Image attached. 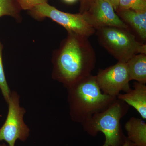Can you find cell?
Returning <instances> with one entry per match:
<instances>
[{
	"label": "cell",
	"mask_w": 146,
	"mask_h": 146,
	"mask_svg": "<svg viewBox=\"0 0 146 146\" xmlns=\"http://www.w3.org/2000/svg\"><path fill=\"white\" fill-rule=\"evenodd\" d=\"M95 33L101 46L118 62L126 63L135 55L146 54V45L138 42L129 29L106 27Z\"/></svg>",
	"instance_id": "277c9868"
},
{
	"label": "cell",
	"mask_w": 146,
	"mask_h": 146,
	"mask_svg": "<svg viewBox=\"0 0 146 146\" xmlns=\"http://www.w3.org/2000/svg\"><path fill=\"white\" fill-rule=\"evenodd\" d=\"M81 13L96 30L106 27L129 29L115 13L113 7L104 0H95L87 10Z\"/></svg>",
	"instance_id": "ba28073f"
},
{
	"label": "cell",
	"mask_w": 146,
	"mask_h": 146,
	"mask_svg": "<svg viewBox=\"0 0 146 146\" xmlns=\"http://www.w3.org/2000/svg\"><path fill=\"white\" fill-rule=\"evenodd\" d=\"M119 17L130 27L141 40H146V11H137L131 9H118L116 11Z\"/></svg>",
	"instance_id": "30bf717a"
},
{
	"label": "cell",
	"mask_w": 146,
	"mask_h": 146,
	"mask_svg": "<svg viewBox=\"0 0 146 146\" xmlns=\"http://www.w3.org/2000/svg\"><path fill=\"white\" fill-rule=\"evenodd\" d=\"M7 104V117L0 128V141H5L9 146H15L17 140L26 141L30 129L24 121L25 110L20 105V96L16 91H11Z\"/></svg>",
	"instance_id": "8992f818"
},
{
	"label": "cell",
	"mask_w": 146,
	"mask_h": 146,
	"mask_svg": "<svg viewBox=\"0 0 146 146\" xmlns=\"http://www.w3.org/2000/svg\"><path fill=\"white\" fill-rule=\"evenodd\" d=\"M96 77L100 89L106 95L117 97L121 91L126 92L131 89L126 63L118 62L108 68L100 70Z\"/></svg>",
	"instance_id": "52a82bcc"
},
{
	"label": "cell",
	"mask_w": 146,
	"mask_h": 146,
	"mask_svg": "<svg viewBox=\"0 0 146 146\" xmlns=\"http://www.w3.org/2000/svg\"><path fill=\"white\" fill-rule=\"evenodd\" d=\"M104 1L111 5L113 7L115 11H116L117 10L119 7V0H104Z\"/></svg>",
	"instance_id": "ac0fdd59"
},
{
	"label": "cell",
	"mask_w": 146,
	"mask_h": 146,
	"mask_svg": "<svg viewBox=\"0 0 146 146\" xmlns=\"http://www.w3.org/2000/svg\"><path fill=\"white\" fill-rule=\"evenodd\" d=\"M3 46L0 41V89L4 98L8 102L11 93L6 79L2 60V52Z\"/></svg>",
	"instance_id": "5bb4252c"
},
{
	"label": "cell",
	"mask_w": 146,
	"mask_h": 146,
	"mask_svg": "<svg viewBox=\"0 0 146 146\" xmlns=\"http://www.w3.org/2000/svg\"><path fill=\"white\" fill-rule=\"evenodd\" d=\"M21 10L16 0H0V18L9 16L20 23L22 20Z\"/></svg>",
	"instance_id": "4fadbf2b"
},
{
	"label": "cell",
	"mask_w": 146,
	"mask_h": 146,
	"mask_svg": "<svg viewBox=\"0 0 146 146\" xmlns=\"http://www.w3.org/2000/svg\"><path fill=\"white\" fill-rule=\"evenodd\" d=\"M67 89L70 117L73 121L80 123L104 110L117 99L103 93L96 76L92 75Z\"/></svg>",
	"instance_id": "7a4b0ae2"
},
{
	"label": "cell",
	"mask_w": 146,
	"mask_h": 146,
	"mask_svg": "<svg viewBox=\"0 0 146 146\" xmlns=\"http://www.w3.org/2000/svg\"><path fill=\"white\" fill-rule=\"evenodd\" d=\"M130 80L146 83V54L135 55L126 63Z\"/></svg>",
	"instance_id": "7c38bea8"
},
{
	"label": "cell",
	"mask_w": 146,
	"mask_h": 146,
	"mask_svg": "<svg viewBox=\"0 0 146 146\" xmlns=\"http://www.w3.org/2000/svg\"><path fill=\"white\" fill-rule=\"evenodd\" d=\"M80 13H83L87 10L90 5L95 0H80Z\"/></svg>",
	"instance_id": "e0dca14e"
},
{
	"label": "cell",
	"mask_w": 146,
	"mask_h": 146,
	"mask_svg": "<svg viewBox=\"0 0 146 146\" xmlns=\"http://www.w3.org/2000/svg\"><path fill=\"white\" fill-rule=\"evenodd\" d=\"M118 9L146 11V0H119Z\"/></svg>",
	"instance_id": "9a60e30c"
},
{
	"label": "cell",
	"mask_w": 146,
	"mask_h": 146,
	"mask_svg": "<svg viewBox=\"0 0 146 146\" xmlns=\"http://www.w3.org/2000/svg\"><path fill=\"white\" fill-rule=\"evenodd\" d=\"M32 17L37 20L49 18L65 28L68 33L89 38L96 30L88 23L83 14L71 13L58 9L48 3L36 6L29 11Z\"/></svg>",
	"instance_id": "5b68a950"
},
{
	"label": "cell",
	"mask_w": 146,
	"mask_h": 146,
	"mask_svg": "<svg viewBox=\"0 0 146 146\" xmlns=\"http://www.w3.org/2000/svg\"><path fill=\"white\" fill-rule=\"evenodd\" d=\"M129 110L128 105L117 98L106 109L82 123V128L92 136H96L99 132L103 133L105 140L102 146H122L127 137L123 132L120 121Z\"/></svg>",
	"instance_id": "3957f363"
},
{
	"label": "cell",
	"mask_w": 146,
	"mask_h": 146,
	"mask_svg": "<svg viewBox=\"0 0 146 146\" xmlns=\"http://www.w3.org/2000/svg\"><path fill=\"white\" fill-rule=\"evenodd\" d=\"M68 33L52 59V78L66 88L91 75L96 61L88 37Z\"/></svg>",
	"instance_id": "6da1fadb"
},
{
	"label": "cell",
	"mask_w": 146,
	"mask_h": 146,
	"mask_svg": "<svg viewBox=\"0 0 146 146\" xmlns=\"http://www.w3.org/2000/svg\"><path fill=\"white\" fill-rule=\"evenodd\" d=\"M122 146H135L131 141H129L127 138L126 139L124 143Z\"/></svg>",
	"instance_id": "d6986e66"
},
{
	"label": "cell",
	"mask_w": 146,
	"mask_h": 146,
	"mask_svg": "<svg viewBox=\"0 0 146 146\" xmlns=\"http://www.w3.org/2000/svg\"><path fill=\"white\" fill-rule=\"evenodd\" d=\"M63 1L65 2V3H66L71 4H73L74 3H76L78 0H63Z\"/></svg>",
	"instance_id": "ffe728a7"
},
{
	"label": "cell",
	"mask_w": 146,
	"mask_h": 146,
	"mask_svg": "<svg viewBox=\"0 0 146 146\" xmlns=\"http://www.w3.org/2000/svg\"><path fill=\"white\" fill-rule=\"evenodd\" d=\"M21 10L29 11L36 6L48 3V0H16Z\"/></svg>",
	"instance_id": "2e32d148"
},
{
	"label": "cell",
	"mask_w": 146,
	"mask_h": 146,
	"mask_svg": "<svg viewBox=\"0 0 146 146\" xmlns=\"http://www.w3.org/2000/svg\"><path fill=\"white\" fill-rule=\"evenodd\" d=\"M133 89H131L124 94H119L118 99L132 106L144 120L146 119V86L145 84L135 82Z\"/></svg>",
	"instance_id": "9c48e42d"
},
{
	"label": "cell",
	"mask_w": 146,
	"mask_h": 146,
	"mask_svg": "<svg viewBox=\"0 0 146 146\" xmlns=\"http://www.w3.org/2000/svg\"><path fill=\"white\" fill-rule=\"evenodd\" d=\"M0 146H9L8 145H7L6 144H1L0 145Z\"/></svg>",
	"instance_id": "44dd1931"
},
{
	"label": "cell",
	"mask_w": 146,
	"mask_h": 146,
	"mask_svg": "<svg viewBox=\"0 0 146 146\" xmlns=\"http://www.w3.org/2000/svg\"><path fill=\"white\" fill-rule=\"evenodd\" d=\"M127 138L135 146H146V123L144 121L132 117L126 123Z\"/></svg>",
	"instance_id": "8fae6325"
}]
</instances>
